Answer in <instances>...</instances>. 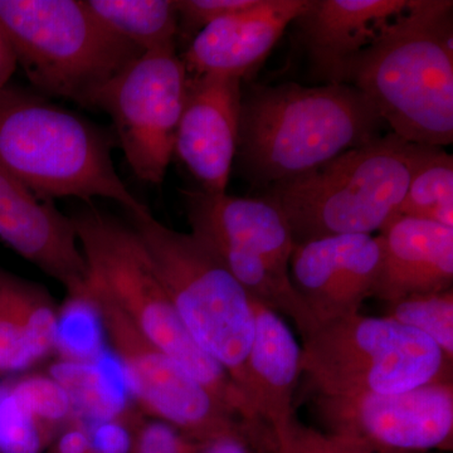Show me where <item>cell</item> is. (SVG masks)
Here are the masks:
<instances>
[{
    "instance_id": "obj_1",
    "label": "cell",
    "mask_w": 453,
    "mask_h": 453,
    "mask_svg": "<svg viewBox=\"0 0 453 453\" xmlns=\"http://www.w3.org/2000/svg\"><path fill=\"white\" fill-rule=\"evenodd\" d=\"M398 138L442 148L453 142V2L411 0L345 68Z\"/></svg>"
},
{
    "instance_id": "obj_2",
    "label": "cell",
    "mask_w": 453,
    "mask_h": 453,
    "mask_svg": "<svg viewBox=\"0 0 453 453\" xmlns=\"http://www.w3.org/2000/svg\"><path fill=\"white\" fill-rule=\"evenodd\" d=\"M380 113L354 86L283 83L241 101L237 157L262 187L300 177L380 135Z\"/></svg>"
},
{
    "instance_id": "obj_3",
    "label": "cell",
    "mask_w": 453,
    "mask_h": 453,
    "mask_svg": "<svg viewBox=\"0 0 453 453\" xmlns=\"http://www.w3.org/2000/svg\"><path fill=\"white\" fill-rule=\"evenodd\" d=\"M115 138L35 92L0 91V166L44 201L105 198L127 213L149 210L127 189L112 160Z\"/></svg>"
},
{
    "instance_id": "obj_4",
    "label": "cell",
    "mask_w": 453,
    "mask_h": 453,
    "mask_svg": "<svg viewBox=\"0 0 453 453\" xmlns=\"http://www.w3.org/2000/svg\"><path fill=\"white\" fill-rule=\"evenodd\" d=\"M432 146L393 133L377 136L300 177L268 188L295 244L380 231L403 201L413 173Z\"/></svg>"
},
{
    "instance_id": "obj_5",
    "label": "cell",
    "mask_w": 453,
    "mask_h": 453,
    "mask_svg": "<svg viewBox=\"0 0 453 453\" xmlns=\"http://www.w3.org/2000/svg\"><path fill=\"white\" fill-rule=\"evenodd\" d=\"M71 219L88 262L89 281L149 342L235 416L243 421L258 419L225 369L196 344L181 323L134 229L91 207Z\"/></svg>"
},
{
    "instance_id": "obj_6",
    "label": "cell",
    "mask_w": 453,
    "mask_h": 453,
    "mask_svg": "<svg viewBox=\"0 0 453 453\" xmlns=\"http://www.w3.org/2000/svg\"><path fill=\"white\" fill-rule=\"evenodd\" d=\"M129 216V226L144 246L181 323L244 396L253 338L252 297L192 234L164 226L149 210Z\"/></svg>"
},
{
    "instance_id": "obj_7",
    "label": "cell",
    "mask_w": 453,
    "mask_h": 453,
    "mask_svg": "<svg viewBox=\"0 0 453 453\" xmlns=\"http://www.w3.org/2000/svg\"><path fill=\"white\" fill-rule=\"evenodd\" d=\"M0 27L38 94L86 107L96 89L142 55L82 0H0Z\"/></svg>"
},
{
    "instance_id": "obj_8",
    "label": "cell",
    "mask_w": 453,
    "mask_h": 453,
    "mask_svg": "<svg viewBox=\"0 0 453 453\" xmlns=\"http://www.w3.org/2000/svg\"><path fill=\"white\" fill-rule=\"evenodd\" d=\"M452 365L418 330L360 312L318 325L301 347V372L320 395L407 392L453 380Z\"/></svg>"
},
{
    "instance_id": "obj_9",
    "label": "cell",
    "mask_w": 453,
    "mask_h": 453,
    "mask_svg": "<svg viewBox=\"0 0 453 453\" xmlns=\"http://www.w3.org/2000/svg\"><path fill=\"white\" fill-rule=\"evenodd\" d=\"M186 196L190 234L219 257L252 299L288 316L308 336L316 324L292 285L290 226L266 196L240 198L193 190Z\"/></svg>"
},
{
    "instance_id": "obj_10",
    "label": "cell",
    "mask_w": 453,
    "mask_h": 453,
    "mask_svg": "<svg viewBox=\"0 0 453 453\" xmlns=\"http://www.w3.org/2000/svg\"><path fill=\"white\" fill-rule=\"evenodd\" d=\"M189 73L177 44L148 50L96 89L88 107L111 118L115 139L140 180L160 184L174 157Z\"/></svg>"
},
{
    "instance_id": "obj_11",
    "label": "cell",
    "mask_w": 453,
    "mask_h": 453,
    "mask_svg": "<svg viewBox=\"0 0 453 453\" xmlns=\"http://www.w3.org/2000/svg\"><path fill=\"white\" fill-rule=\"evenodd\" d=\"M85 305L96 314L122 365L131 392L149 416L169 423L196 442H207L241 421L189 372L149 342L89 281Z\"/></svg>"
},
{
    "instance_id": "obj_12",
    "label": "cell",
    "mask_w": 453,
    "mask_h": 453,
    "mask_svg": "<svg viewBox=\"0 0 453 453\" xmlns=\"http://www.w3.org/2000/svg\"><path fill=\"white\" fill-rule=\"evenodd\" d=\"M326 434L380 453L453 449V380L393 395L315 396Z\"/></svg>"
},
{
    "instance_id": "obj_13",
    "label": "cell",
    "mask_w": 453,
    "mask_h": 453,
    "mask_svg": "<svg viewBox=\"0 0 453 453\" xmlns=\"http://www.w3.org/2000/svg\"><path fill=\"white\" fill-rule=\"evenodd\" d=\"M381 265L380 243L372 234H344L295 244L292 285L316 326L357 314L374 296Z\"/></svg>"
},
{
    "instance_id": "obj_14",
    "label": "cell",
    "mask_w": 453,
    "mask_h": 453,
    "mask_svg": "<svg viewBox=\"0 0 453 453\" xmlns=\"http://www.w3.org/2000/svg\"><path fill=\"white\" fill-rule=\"evenodd\" d=\"M0 241L61 283L71 303H83L88 266L71 217L35 195L0 166Z\"/></svg>"
},
{
    "instance_id": "obj_15",
    "label": "cell",
    "mask_w": 453,
    "mask_h": 453,
    "mask_svg": "<svg viewBox=\"0 0 453 453\" xmlns=\"http://www.w3.org/2000/svg\"><path fill=\"white\" fill-rule=\"evenodd\" d=\"M242 80L190 76L175 136L174 154L201 184L202 192L225 195L240 142Z\"/></svg>"
},
{
    "instance_id": "obj_16",
    "label": "cell",
    "mask_w": 453,
    "mask_h": 453,
    "mask_svg": "<svg viewBox=\"0 0 453 453\" xmlns=\"http://www.w3.org/2000/svg\"><path fill=\"white\" fill-rule=\"evenodd\" d=\"M312 0H257L252 7L220 18L195 35L181 57L190 76L237 77L257 70Z\"/></svg>"
},
{
    "instance_id": "obj_17",
    "label": "cell",
    "mask_w": 453,
    "mask_h": 453,
    "mask_svg": "<svg viewBox=\"0 0 453 453\" xmlns=\"http://www.w3.org/2000/svg\"><path fill=\"white\" fill-rule=\"evenodd\" d=\"M380 232L381 265L374 297L388 305L413 295L451 290L453 228L395 216Z\"/></svg>"
},
{
    "instance_id": "obj_18",
    "label": "cell",
    "mask_w": 453,
    "mask_h": 453,
    "mask_svg": "<svg viewBox=\"0 0 453 453\" xmlns=\"http://www.w3.org/2000/svg\"><path fill=\"white\" fill-rule=\"evenodd\" d=\"M411 0H312L295 20L315 73L326 83H342L345 68Z\"/></svg>"
},
{
    "instance_id": "obj_19",
    "label": "cell",
    "mask_w": 453,
    "mask_h": 453,
    "mask_svg": "<svg viewBox=\"0 0 453 453\" xmlns=\"http://www.w3.org/2000/svg\"><path fill=\"white\" fill-rule=\"evenodd\" d=\"M253 338L246 362L244 396L261 421L281 431L295 417L301 347L275 310L252 299Z\"/></svg>"
},
{
    "instance_id": "obj_20",
    "label": "cell",
    "mask_w": 453,
    "mask_h": 453,
    "mask_svg": "<svg viewBox=\"0 0 453 453\" xmlns=\"http://www.w3.org/2000/svg\"><path fill=\"white\" fill-rule=\"evenodd\" d=\"M61 315L44 286L0 267V380L16 377L58 347Z\"/></svg>"
},
{
    "instance_id": "obj_21",
    "label": "cell",
    "mask_w": 453,
    "mask_h": 453,
    "mask_svg": "<svg viewBox=\"0 0 453 453\" xmlns=\"http://www.w3.org/2000/svg\"><path fill=\"white\" fill-rule=\"evenodd\" d=\"M85 4L110 32L142 53L175 43V0H85Z\"/></svg>"
},
{
    "instance_id": "obj_22",
    "label": "cell",
    "mask_w": 453,
    "mask_h": 453,
    "mask_svg": "<svg viewBox=\"0 0 453 453\" xmlns=\"http://www.w3.org/2000/svg\"><path fill=\"white\" fill-rule=\"evenodd\" d=\"M395 216L413 217L453 228V157L432 148L411 178Z\"/></svg>"
},
{
    "instance_id": "obj_23",
    "label": "cell",
    "mask_w": 453,
    "mask_h": 453,
    "mask_svg": "<svg viewBox=\"0 0 453 453\" xmlns=\"http://www.w3.org/2000/svg\"><path fill=\"white\" fill-rule=\"evenodd\" d=\"M53 380L70 395L73 411L97 423L115 421L122 414L125 399L103 366L65 362L53 366Z\"/></svg>"
},
{
    "instance_id": "obj_24",
    "label": "cell",
    "mask_w": 453,
    "mask_h": 453,
    "mask_svg": "<svg viewBox=\"0 0 453 453\" xmlns=\"http://www.w3.org/2000/svg\"><path fill=\"white\" fill-rule=\"evenodd\" d=\"M387 318L418 330L453 362V288L388 303Z\"/></svg>"
},
{
    "instance_id": "obj_25",
    "label": "cell",
    "mask_w": 453,
    "mask_h": 453,
    "mask_svg": "<svg viewBox=\"0 0 453 453\" xmlns=\"http://www.w3.org/2000/svg\"><path fill=\"white\" fill-rule=\"evenodd\" d=\"M9 387L19 403L44 428L55 434L73 416L70 395L52 377L41 374L9 377Z\"/></svg>"
},
{
    "instance_id": "obj_26",
    "label": "cell",
    "mask_w": 453,
    "mask_h": 453,
    "mask_svg": "<svg viewBox=\"0 0 453 453\" xmlns=\"http://www.w3.org/2000/svg\"><path fill=\"white\" fill-rule=\"evenodd\" d=\"M55 434L40 425L0 380V453H42Z\"/></svg>"
},
{
    "instance_id": "obj_27",
    "label": "cell",
    "mask_w": 453,
    "mask_h": 453,
    "mask_svg": "<svg viewBox=\"0 0 453 453\" xmlns=\"http://www.w3.org/2000/svg\"><path fill=\"white\" fill-rule=\"evenodd\" d=\"M270 453H380L303 425L296 416L281 431L270 428Z\"/></svg>"
},
{
    "instance_id": "obj_28",
    "label": "cell",
    "mask_w": 453,
    "mask_h": 453,
    "mask_svg": "<svg viewBox=\"0 0 453 453\" xmlns=\"http://www.w3.org/2000/svg\"><path fill=\"white\" fill-rule=\"evenodd\" d=\"M256 2L257 0H175L179 29L193 40L205 27L252 7Z\"/></svg>"
},
{
    "instance_id": "obj_29",
    "label": "cell",
    "mask_w": 453,
    "mask_h": 453,
    "mask_svg": "<svg viewBox=\"0 0 453 453\" xmlns=\"http://www.w3.org/2000/svg\"><path fill=\"white\" fill-rule=\"evenodd\" d=\"M199 453H270V428L262 421H243L201 445Z\"/></svg>"
},
{
    "instance_id": "obj_30",
    "label": "cell",
    "mask_w": 453,
    "mask_h": 453,
    "mask_svg": "<svg viewBox=\"0 0 453 453\" xmlns=\"http://www.w3.org/2000/svg\"><path fill=\"white\" fill-rule=\"evenodd\" d=\"M201 445L169 423L151 419L136 427L133 453H199Z\"/></svg>"
},
{
    "instance_id": "obj_31",
    "label": "cell",
    "mask_w": 453,
    "mask_h": 453,
    "mask_svg": "<svg viewBox=\"0 0 453 453\" xmlns=\"http://www.w3.org/2000/svg\"><path fill=\"white\" fill-rule=\"evenodd\" d=\"M135 431L121 419L98 423L89 431L94 453H133L135 447Z\"/></svg>"
},
{
    "instance_id": "obj_32",
    "label": "cell",
    "mask_w": 453,
    "mask_h": 453,
    "mask_svg": "<svg viewBox=\"0 0 453 453\" xmlns=\"http://www.w3.org/2000/svg\"><path fill=\"white\" fill-rule=\"evenodd\" d=\"M50 453H94L88 429L82 423H71L70 427L61 432L57 440H53Z\"/></svg>"
},
{
    "instance_id": "obj_33",
    "label": "cell",
    "mask_w": 453,
    "mask_h": 453,
    "mask_svg": "<svg viewBox=\"0 0 453 453\" xmlns=\"http://www.w3.org/2000/svg\"><path fill=\"white\" fill-rule=\"evenodd\" d=\"M17 67V58L7 35L0 27V91L9 85Z\"/></svg>"
}]
</instances>
